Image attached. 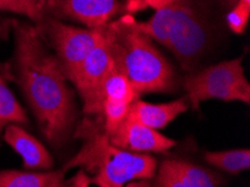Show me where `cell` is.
Wrapping results in <instances>:
<instances>
[{"instance_id": "obj_1", "label": "cell", "mask_w": 250, "mask_h": 187, "mask_svg": "<svg viewBox=\"0 0 250 187\" xmlns=\"http://www.w3.org/2000/svg\"><path fill=\"white\" fill-rule=\"evenodd\" d=\"M14 32L18 84L48 144L63 147L78 117L69 80L37 27L16 22Z\"/></svg>"}, {"instance_id": "obj_2", "label": "cell", "mask_w": 250, "mask_h": 187, "mask_svg": "<svg viewBox=\"0 0 250 187\" xmlns=\"http://www.w3.org/2000/svg\"><path fill=\"white\" fill-rule=\"evenodd\" d=\"M75 137L83 139L81 149L63 167L66 171L81 167L111 187H124L136 181H149L157 169V162L148 154H138L116 147L102 130L99 122L86 119L79 125Z\"/></svg>"}, {"instance_id": "obj_3", "label": "cell", "mask_w": 250, "mask_h": 187, "mask_svg": "<svg viewBox=\"0 0 250 187\" xmlns=\"http://www.w3.org/2000/svg\"><path fill=\"white\" fill-rule=\"evenodd\" d=\"M126 16L108 24L113 57L137 95L170 92L176 87L173 67L150 38Z\"/></svg>"}, {"instance_id": "obj_4", "label": "cell", "mask_w": 250, "mask_h": 187, "mask_svg": "<svg viewBox=\"0 0 250 187\" xmlns=\"http://www.w3.org/2000/svg\"><path fill=\"white\" fill-rule=\"evenodd\" d=\"M140 32L164 45L185 71H194L210 41L208 22L187 0L156 10L149 21H135Z\"/></svg>"}, {"instance_id": "obj_5", "label": "cell", "mask_w": 250, "mask_h": 187, "mask_svg": "<svg viewBox=\"0 0 250 187\" xmlns=\"http://www.w3.org/2000/svg\"><path fill=\"white\" fill-rule=\"evenodd\" d=\"M183 87L187 93L185 99L195 110L203 101L212 99L247 104L250 102V85L241 57L191 72L183 80Z\"/></svg>"}, {"instance_id": "obj_6", "label": "cell", "mask_w": 250, "mask_h": 187, "mask_svg": "<svg viewBox=\"0 0 250 187\" xmlns=\"http://www.w3.org/2000/svg\"><path fill=\"white\" fill-rule=\"evenodd\" d=\"M116 65L108 25L104 35L79 65L69 80L83 102V112L88 119L100 124L104 83Z\"/></svg>"}, {"instance_id": "obj_7", "label": "cell", "mask_w": 250, "mask_h": 187, "mask_svg": "<svg viewBox=\"0 0 250 187\" xmlns=\"http://www.w3.org/2000/svg\"><path fill=\"white\" fill-rule=\"evenodd\" d=\"M37 27L42 37L50 41L56 52L64 74L70 80L79 65L85 60L91 51L104 35L102 28H81L77 26L64 24L56 19H43Z\"/></svg>"}, {"instance_id": "obj_8", "label": "cell", "mask_w": 250, "mask_h": 187, "mask_svg": "<svg viewBox=\"0 0 250 187\" xmlns=\"http://www.w3.org/2000/svg\"><path fill=\"white\" fill-rule=\"evenodd\" d=\"M150 187H220L226 179L214 170L183 158L164 159Z\"/></svg>"}, {"instance_id": "obj_9", "label": "cell", "mask_w": 250, "mask_h": 187, "mask_svg": "<svg viewBox=\"0 0 250 187\" xmlns=\"http://www.w3.org/2000/svg\"><path fill=\"white\" fill-rule=\"evenodd\" d=\"M136 99H138L137 93L116 63L104 83L102 94L100 125L107 137L111 136L125 120Z\"/></svg>"}, {"instance_id": "obj_10", "label": "cell", "mask_w": 250, "mask_h": 187, "mask_svg": "<svg viewBox=\"0 0 250 187\" xmlns=\"http://www.w3.org/2000/svg\"><path fill=\"white\" fill-rule=\"evenodd\" d=\"M55 15L82 22L86 28H102L119 13L118 0H46Z\"/></svg>"}, {"instance_id": "obj_11", "label": "cell", "mask_w": 250, "mask_h": 187, "mask_svg": "<svg viewBox=\"0 0 250 187\" xmlns=\"http://www.w3.org/2000/svg\"><path fill=\"white\" fill-rule=\"evenodd\" d=\"M108 138L116 147L138 154L165 152L172 149L176 144L158 130L147 127L128 116Z\"/></svg>"}, {"instance_id": "obj_12", "label": "cell", "mask_w": 250, "mask_h": 187, "mask_svg": "<svg viewBox=\"0 0 250 187\" xmlns=\"http://www.w3.org/2000/svg\"><path fill=\"white\" fill-rule=\"evenodd\" d=\"M3 140L22 158L26 168L46 170L53 167L48 150L21 125H9L3 130Z\"/></svg>"}, {"instance_id": "obj_13", "label": "cell", "mask_w": 250, "mask_h": 187, "mask_svg": "<svg viewBox=\"0 0 250 187\" xmlns=\"http://www.w3.org/2000/svg\"><path fill=\"white\" fill-rule=\"evenodd\" d=\"M188 108L185 98L166 103H149L136 99L130 105L128 117L155 130L165 128Z\"/></svg>"}, {"instance_id": "obj_14", "label": "cell", "mask_w": 250, "mask_h": 187, "mask_svg": "<svg viewBox=\"0 0 250 187\" xmlns=\"http://www.w3.org/2000/svg\"><path fill=\"white\" fill-rule=\"evenodd\" d=\"M63 169L48 173H25L20 170L0 171V187H63Z\"/></svg>"}, {"instance_id": "obj_15", "label": "cell", "mask_w": 250, "mask_h": 187, "mask_svg": "<svg viewBox=\"0 0 250 187\" xmlns=\"http://www.w3.org/2000/svg\"><path fill=\"white\" fill-rule=\"evenodd\" d=\"M204 159L214 168L236 175L249 169L250 150L248 148H240L223 151H209L204 154Z\"/></svg>"}, {"instance_id": "obj_16", "label": "cell", "mask_w": 250, "mask_h": 187, "mask_svg": "<svg viewBox=\"0 0 250 187\" xmlns=\"http://www.w3.org/2000/svg\"><path fill=\"white\" fill-rule=\"evenodd\" d=\"M25 110L0 75V136L9 125H27Z\"/></svg>"}, {"instance_id": "obj_17", "label": "cell", "mask_w": 250, "mask_h": 187, "mask_svg": "<svg viewBox=\"0 0 250 187\" xmlns=\"http://www.w3.org/2000/svg\"><path fill=\"white\" fill-rule=\"evenodd\" d=\"M46 9V0H0V10L24 15L36 22L45 18Z\"/></svg>"}, {"instance_id": "obj_18", "label": "cell", "mask_w": 250, "mask_h": 187, "mask_svg": "<svg viewBox=\"0 0 250 187\" xmlns=\"http://www.w3.org/2000/svg\"><path fill=\"white\" fill-rule=\"evenodd\" d=\"M250 17V5L242 1H238L237 5L230 10L227 17V21L230 29L236 34H241L247 27Z\"/></svg>"}, {"instance_id": "obj_19", "label": "cell", "mask_w": 250, "mask_h": 187, "mask_svg": "<svg viewBox=\"0 0 250 187\" xmlns=\"http://www.w3.org/2000/svg\"><path fill=\"white\" fill-rule=\"evenodd\" d=\"M91 177L85 173L84 170L78 171L74 177L69 179L66 183H64L63 187H89L91 184Z\"/></svg>"}, {"instance_id": "obj_20", "label": "cell", "mask_w": 250, "mask_h": 187, "mask_svg": "<svg viewBox=\"0 0 250 187\" xmlns=\"http://www.w3.org/2000/svg\"><path fill=\"white\" fill-rule=\"evenodd\" d=\"M176 1L177 0H145L147 5L151 7V8H154L155 10L165 8V7L173 5V3Z\"/></svg>"}, {"instance_id": "obj_21", "label": "cell", "mask_w": 250, "mask_h": 187, "mask_svg": "<svg viewBox=\"0 0 250 187\" xmlns=\"http://www.w3.org/2000/svg\"><path fill=\"white\" fill-rule=\"evenodd\" d=\"M91 182L93 183V184H96L98 187H111L109 184H107L104 181H102L100 178H91Z\"/></svg>"}, {"instance_id": "obj_22", "label": "cell", "mask_w": 250, "mask_h": 187, "mask_svg": "<svg viewBox=\"0 0 250 187\" xmlns=\"http://www.w3.org/2000/svg\"><path fill=\"white\" fill-rule=\"evenodd\" d=\"M3 71H5V68H3L1 64H0V75H2V76L5 75V74H3Z\"/></svg>"}]
</instances>
